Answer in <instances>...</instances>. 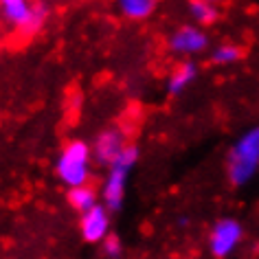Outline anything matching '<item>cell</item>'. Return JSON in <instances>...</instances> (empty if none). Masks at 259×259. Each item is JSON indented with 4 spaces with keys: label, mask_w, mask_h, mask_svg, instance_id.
I'll use <instances>...</instances> for the list:
<instances>
[{
    "label": "cell",
    "mask_w": 259,
    "mask_h": 259,
    "mask_svg": "<svg viewBox=\"0 0 259 259\" xmlns=\"http://www.w3.org/2000/svg\"><path fill=\"white\" fill-rule=\"evenodd\" d=\"M125 145V134L119 127H106L97 134L93 143V158L99 165H112Z\"/></svg>",
    "instance_id": "ba28073f"
},
{
    "label": "cell",
    "mask_w": 259,
    "mask_h": 259,
    "mask_svg": "<svg viewBox=\"0 0 259 259\" xmlns=\"http://www.w3.org/2000/svg\"><path fill=\"white\" fill-rule=\"evenodd\" d=\"M81 237L88 244H101L110 235V209L106 204H95L79 218Z\"/></svg>",
    "instance_id": "52a82bcc"
},
{
    "label": "cell",
    "mask_w": 259,
    "mask_h": 259,
    "mask_svg": "<svg viewBox=\"0 0 259 259\" xmlns=\"http://www.w3.org/2000/svg\"><path fill=\"white\" fill-rule=\"evenodd\" d=\"M209 49V35L204 33V27L198 24H183L169 35V51L176 55H200Z\"/></svg>",
    "instance_id": "8992f818"
},
{
    "label": "cell",
    "mask_w": 259,
    "mask_h": 259,
    "mask_svg": "<svg viewBox=\"0 0 259 259\" xmlns=\"http://www.w3.org/2000/svg\"><path fill=\"white\" fill-rule=\"evenodd\" d=\"M259 171V125L239 137L226 154V178L233 187H246Z\"/></svg>",
    "instance_id": "6da1fadb"
},
{
    "label": "cell",
    "mask_w": 259,
    "mask_h": 259,
    "mask_svg": "<svg viewBox=\"0 0 259 259\" xmlns=\"http://www.w3.org/2000/svg\"><path fill=\"white\" fill-rule=\"evenodd\" d=\"M244 226L237 218H220L209 231V252L215 259H226L239 248Z\"/></svg>",
    "instance_id": "5b68a950"
},
{
    "label": "cell",
    "mask_w": 259,
    "mask_h": 259,
    "mask_svg": "<svg viewBox=\"0 0 259 259\" xmlns=\"http://www.w3.org/2000/svg\"><path fill=\"white\" fill-rule=\"evenodd\" d=\"M90 163H93V145H88L86 141L75 139L62 147L55 163V174L68 189L70 187L88 185Z\"/></svg>",
    "instance_id": "7a4b0ae2"
},
{
    "label": "cell",
    "mask_w": 259,
    "mask_h": 259,
    "mask_svg": "<svg viewBox=\"0 0 259 259\" xmlns=\"http://www.w3.org/2000/svg\"><path fill=\"white\" fill-rule=\"evenodd\" d=\"M242 57H244V49L233 42L218 44V47L211 51V64H215V66H233V64H237Z\"/></svg>",
    "instance_id": "4fadbf2b"
},
{
    "label": "cell",
    "mask_w": 259,
    "mask_h": 259,
    "mask_svg": "<svg viewBox=\"0 0 259 259\" xmlns=\"http://www.w3.org/2000/svg\"><path fill=\"white\" fill-rule=\"evenodd\" d=\"M0 7H3L7 22L11 27L20 29L24 35H35L44 27L49 16L44 5L40 3L31 5L29 0H0Z\"/></svg>",
    "instance_id": "277c9868"
},
{
    "label": "cell",
    "mask_w": 259,
    "mask_h": 259,
    "mask_svg": "<svg viewBox=\"0 0 259 259\" xmlns=\"http://www.w3.org/2000/svg\"><path fill=\"white\" fill-rule=\"evenodd\" d=\"M137 160H139V147L127 143L123 147V152L119 154V158H116L112 165H108V176L103 180L101 198H103V204L110 209V213L121 209L123 200H125L130 171L134 169Z\"/></svg>",
    "instance_id": "3957f363"
},
{
    "label": "cell",
    "mask_w": 259,
    "mask_h": 259,
    "mask_svg": "<svg viewBox=\"0 0 259 259\" xmlns=\"http://www.w3.org/2000/svg\"><path fill=\"white\" fill-rule=\"evenodd\" d=\"M206 3H213V5H220V3H222V0H206Z\"/></svg>",
    "instance_id": "9a60e30c"
},
{
    "label": "cell",
    "mask_w": 259,
    "mask_h": 259,
    "mask_svg": "<svg viewBox=\"0 0 259 259\" xmlns=\"http://www.w3.org/2000/svg\"><path fill=\"white\" fill-rule=\"evenodd\" d=\"M196 77H198V64L196 62H191V60L180 62L178 66L171 70V75L167 77V93L171 97L183 95L185 90L196 81Z\"/></svg>",
    "instance_id": "9c48e42d"
},
{
    "label": "cell",
    "mask_w": 259,
    "mask_h": 259,
    "mask_svg": "<svg viewBox=\"0 0 259 259\" xmlns=\"http://www.w3.org/2000/svg\"><path fill=\"white\" fill-rule=\"evenodd\" d=\"M187 11H189L193 24H198V27H211L220 18L218 5L206 3V0H189L187 3Z\"/></svg>",
    "instance_id": "8fae6325"
},
{
    "label": "cell",
    "mask_w": 259,
    "mask_h": 259,
    "mask_svg": "<svg viewBox=\"0 0 259 259\" xmlns=\"http://www.w3.org/2000/svg\"><path fill=\"white\" fill-rule=\"evenodd\" d=\"M101 246H103V255H106L108 259H119L121 252H123V244L114 233H110V235L101 242Z\"/></svg>",
    "instance_id": "5bb4252c"
},
{
    "label": "cell",
    "mask_w": 259,
    "mask_h": 259,
    "mask_svg": "<svg viewBox=\"0 0 259 259\" xmlns=\"http://www.w3.org/2000/svg\"><path fill=\"white\" fill-rule=\"evenodd\" d=\"M68 204L73 206L75 211H79V215H81V213H86L88 209H93L95 204H99L97 202V191L90 185L70 187L68 189Z\"/></svg>",
    "instance_id": "7c38bea8"
},
{
    "label": "cell",
    "mask_w": 259,
    "mask_h": 259,
    "mask_svg": "<svg viewBox=\"0 0 259 259\" xmlns=\"http://www.w3.org/2000/svg\"><path fill=\"white\" fill-rule=\"evenodd\" d=\"M160 0H116V7L127 20H147Z\"/></svg>",
    "instance_id": "30bf717a"
}]
</instances>
